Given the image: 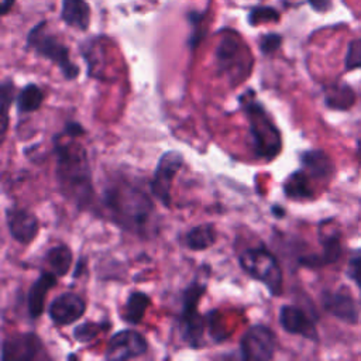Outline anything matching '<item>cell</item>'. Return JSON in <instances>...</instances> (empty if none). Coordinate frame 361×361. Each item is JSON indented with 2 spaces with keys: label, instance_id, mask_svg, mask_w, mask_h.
<instances>
[{
  "label": "cell",
  "instance_id": "6da1fadb",
  "mask_svg": "<svg viewBox=\"0 0 361 361\" xmlns=\"http://www.w3.org/2000/svg\"><path fill=\"white\" fill-rule=\"evenodd\" d=\"M103 204L111 220L121 228L140 235H148L155 217L151 197L127 179H114L103 192Z\"/></svg>",
  "mask_w": 361,
  "mask_h": 361
},
{
  "label": "cell",
  "instance_id": "7a4b0ae2",
  "mask_svg": "<svg viewBox=\"0 0 361 361\" xmlns=\"http://www.w3.org/2000/svg\"><path fill=\"white\" fill-rule=\"evenodd\" d=\"M56 180L61 192L79 207H86L92 202L93 186L92 172L86 149L73 140L61 141L55 138Z\"/></svg>",
  "mask_w": 361,
  "mask_h": 361
},
{
  "label": "cell",
  "instance_id": "3957f363",
  "mask_svg": "<svg viewBox=\"0 0 361 361\" xmlns=\"http://www.w3.org/2000/svg\"><path fill=\"white\" fill-rule=\"evenodd\" d=\"M240 102L250 124V134L255 155L268 161L274 159L282 148L279 130L272 123L264 106L252 97V92L243 94Z\"/></svg>",
  "mask_w": 361,
  "mask_h": 361
},
{
  "label": "cell",
  "instance_id": "277c9868",
  "mask_svg": "<svg viewBox=\"0 0 361 361\" xmlns=\"http://www.w3.org/2000/svg\"><path fill=\"white\" fill-rule=\"evenodd\" d=\"M243 271L267 286L271 295L279 296L282 292V269L275 255L265 247H251L238 257Z\"/></svg>",
  "mask_w": 361,
  "mask_h": 361
},
{
  "label": "cell",
  "instance_id": "5b68a950",
  "mask_svg": "<svg viewBox=\"0 0 361 361\" xmlns=\"http://www.w3.org/2000/svg\"><path fill=\"white\" fill-rule=\"evenodd\" d=\"M206 283H200L193 281L183 292H182V309L179 314V326L182 338L197 348L202 345V337L204 330V317L197 312V305L202 296L204 295Z\"/></svg>",
  "mask_w": 361,
  "mask_h": 361
},
{
  "label": "cell",
  "instance_id": "8992f818",
  "mask_svg": "<svg viewBox=\"0 0 361 361\" xmlns=\"http://www.w3.org/2000/svg\"><path fill=\"white\" fill-rule=\"evenodd\" d=\"M44 25L45 23H39L30 31L27 37V45L32 48L38 55L58 65L65 79H75L79 75V68L71 61L69 49L61 41H58V38L45 32L42 28Z\"/></svg>",
  "mask_w": 361,
  "mask_h": 361
},
{
  "label": "cell",
  "instance_id": "52a82bcc",
  "mask_svg": "<svg viewBox=\"0 0 361 361\" xmlns=\"http://www.w3.org/2000/svg\"><path fill=\"white\" fill-rule=\"evenodd\" d=\"M276 348V336L275 333L264 326L254 324L251 326L240 340V353L244 360L254 361H268L274 358Z\"/></svg>",
  "mask_w": 361,
  "mask_h": 361
},
{
  "label": "cell",
  "instance_id": "ba28073f",
  "mask_svg": "<svg viewBox=\"0 0 361 361\" xmlns=\"http://www.w3.org/2000/svg\"><path fill=\"white\" fill-rule=\"evenodd\" d=\"M183 164V157L178 151H166L161 155L154 176L149 182L152 195L165 206L171 204V188L172 182Z\"/></svg>",
  "mask_w": 361,
  "mask_h": 361
},
{
  "label": "cell",
  "instance_id": "9c48e42d",
  "mask_svg": "<svg viewBox=\"0 0 361 361\" xmlns=\"http://www.w3.org/2000/svg\"><path fill=\"white\" fill-rule=\"evenodd\" d=\"M148 344L142 334L135 330L126 329L113 334L109 340L104 358L106 360H130L147 353Z\"/></svg>",
  "mask_w": 361,
  "mask_h": 361
},
{
  "label": "cell",
  "instance_id": "30bf717a",
  "mask_svg": "<svg viewBox=\"0 0 361 361\" xmlns=\"http://www.w3.org/2000/svg\"><path fill=\"white\" fill-rule=\"evenodd\" d=\"M39 358H45V350L39 337L34 333H23L3 341V361H34Z\"/></svg>",
  "mask_w": 361,
  "mask_h": 361
},
{
  "label": "cell",
  "instance_id": "8fae6325",
  "mask_svg": "<svg viewBox=\"0 0 361 361\" xmlns=\"http://www.w3.org/2000/svg\"><path fill=\"white\" fill-rule=\"evenodd\" d=\"M86 312V303L82 296L73 292H63L48 306V316L56 326L72 324Z\"/></svg>",
  "mask_w": 361,
  "mask_h": 361
},
{
  "label": "cell",
  "instance_id": "7c38bea8",
  "mask_svg": "<svg viewBox=\"0 0 361 361\" xmlns=\"http://www.w3.org/2000/svg\"><path fill=\"white\" fill-rule=\"evenodd\" d=\"M6 223L11 237L20 244H30L38 234V219L25 209H7Z\"/></svg>",
  "mask_w": 361,
  "mask_h": 361
},
{
  "label": "cell",
  "instance_id": "4fadbf2b",
  "mask_svg": "<svg viewBox=\"0 0 361 361\" xmlns=\"http://www.w3.org/2000/svg\"><path fill=\"white\" fill-rule=\"evenodd\" d=\"M279 323L283 330L290 334H299L312 340L317 338L313 322L300 307L290 305L282 306L279 310Z\"/></svg>",
  "mask_w": 361,
  "mask_h": 361
},
{
  "label": "cell",
  "instance_id": "5bb4252c",
  "mask_svg": "<svg viewBox=\"0 0 361 361\" xmlns=\"http://www.w3.org/2000/svg\"><path fill=\"white\" fill-rule=\"evenodd\" d=\"M323 307L331 313L334 317L355 324L358 320V313L354 299L347 292H324L322 296Z\"/></svg>",
  "mask_w": 361,
  "mask_h": 361
},
{
  "label": "cell",
  "instance_id": "9a60e30c",
  "mask_svg": "<svg viewBox=\"0 0 361 361\" xmlns=\"http://www.w3.org/2000/svg\"><path fill=\"white\" fill-rule=\"evenodd\" d=\"M56 278L58 276L54 272H44L30 286L27 295V307L32 319H38L42 314L47 293L56 285Z\"/></svg>",
  "mask_w": 361,
  "mask_h": 361
},
{
  "label": "cell",
  "instance_id": "2e32d148",
  "mask_svg": "<svg viewBox=\"0 0 361 361\" xmlns=\"http://www.w3.org/2000/svg\"><path fill=\"white\" fill-rule=\"evenodd\" d=\"M240 56H241V44L238 38H235V35L224 37L216 49V63L219 71L230 73L235 69V65L247 69V66L243 63V59Z\"/></svg>",
  "mask_w": 361,
  "mask_h": 361
},
{
  "label": "cell",
  "instance_id": "e0dca14e",
  "mask_svg": "<svg viewBox=\"0 0 361 361\" xmlns=\"http://www.w3.org/2000/svg\"><path fill=\"white\" fill-rule=\"evenodd\" d=\"M320 243L323 245L322 254H312L299 258V264L307 268H319L331 262H336L341 257V243L338 234H330L320 237Z\"/></svg>",
  "mask_w": 361,
  "mask_h": 361
},
{
  "label": "cell",
  "instance_id": "ac0fdd59",
  "mask_svg": "<svg viewBox=\"0 0 361 361\" xmlns=\"http://www.w3.org/2000/svg\"><path fill=\"white\" fill-rule=\"evenodd\" d=\"M300 162L303 169L309 173V176L317 178V179L330 176L334 169V165L330 157L322 149L305 151L300 157Z\"/></svg>",
  "mask_w": 361,
  "mask_h": 361
},
{
  "label": "cell",
  "instance_id": "d6986e66",
  "mask_svg": "<svg viewBox=\"0 0 361 361\" xmlns=\"http://www.w3.org/2000/svg\"><path fill=\"white\" fill-rule=\"evenodd\" d=\"M62 20L65 24L86 30L90 20V10L85 0H62Z\"/></svg>",
  "mask_w": 361,
  "mask_h": 361
},
{
  "label": "cell",
  "instance_id": "ffe728a7",
  "mask_svg": "<svg viewBox=\"0 0 361 361\" xmlns=\"http://www.w3.org/2000/svg\"><path fill=\"white\" fill-rule=\"evenodd\" d=\"M283 192L288 197L295 200L310 199L313 196V188L309 173L303 168L290 173L283 183Z\"/></svg>",
  "mask_w": 361,
  "mask_h": 361
},
{
  "label": "cell",
  "instance_id": "44dd1931",
  "mask_svg": "<svg viewBox=\"0 0 361 361\" xmlns=\"http://www.w3.org/2000/svg\"><path fill=\"white\" fill-rule=\"evenodd\" d=\"M149 303H151V299L147 293L141 290L131 292L124 305L123 319L128 324H138L142 320Z\"/></svg>",
  "mask_w": 361,
  "mask_h": 361
},
{
  "label": "cell",
  "instance_id": "7402d4cb",
  "mask_svg": "<svg viewBox=\"0 0 361 361\" xmlns=\"http://www.w3.org/2000/svg\"><path fill=\"white\" fill-rule=\"evenodd\" d=\"M185 244L189 250L193 251H202L209 248L210 245L214 244L216 241V230L214 226L207 223V224H199L193 228H190L185 234Z\"/></svg>",
  "mask_w": 361,
  "mask_h": 361
},
{
  "label": "cell",
  "instance_id": "603a6c76",
  "mask_svg": "<svg viewBox=\"0 0 361 361\" xmlns=\"http://www.w3.org/2000/svg\"><path fill=\"white\" fill-rule=\"evenodd\" d=\"M326 106L334 110H347L355 102V94L348 85H331L324 90Z\"/></svg>",
  "mask_w": 361,
  "mask_h": 361
},
{
  "label": "cell",
  "instance_id": "cb8c5ba5",
  "mask_svg": "<svg viewBox=\"0 0 361 361\" xmlns=\"http://www.w3.org/2000/svg\"><path fill=\"white\" fill-rule=\"evenodd\" d=\"M72 251L68 245L59 244L55 245L52 248H49L45 254V261L49 265L51 271L56 275V276H63L72 264Z\"/></svg>",
  "mask_w": 361,
  "mask_h": 361
},
{
  "label": "cell",
  "instance_id": "d4e9b609",
  "mask_svg": "<svg viewBox=\"0 0 361 361\" xmlns=\"http://www.w3.org/2000/svg\"><path fill=\"white\" fill-rule=\"evenodd\" d=\"M44 100V92L35 85H25L16 97V106L18 113H31L41 107Z\"/></svg>",
  "mask_w": 361,
  "mask_h": 361
},
{
  "label": "cell",
  "instance_id": "484cf974",
  "mask_svg": "<svg viewBox=\"0 0 361 361\" xmlns=\"http://www.w3.org/2000/svg\"><path fill=\"white\" fill-rule=\"evenodd\" d=\"M14 97V85L11 80H4L0 87V100H1V142L4 141L7 126H8V106Z\"/></svg>",
  "mask_w": 361,
  "mask_h": 361
},
{
  "label": "cell",
  "instance_id": "4316f807",
  "mask_svg": "<svg viewBox=\"0 0 361 361\" xmlns=\"http://www.w3.org/2000/svg\"><path fill=\"white\" fill-rule=\"evenodd\" d=\"M110 323H102V322H86L83 324H79L73 329V337L79 343H87L97 337V334L102 330L109 329Z\"/></svg>",
  "mask_w": 361,
  "mask_h": 361
},
{
  "label": "cell",
  "instance_id": "83f0119b",
  "mask_svg": "<svg viewBox=\"0 0 361 361\" xmlns=\"http://www.w3.org/2000/svg\"><path fill=\"white\" fill-rule=\"evenodd\" d=\"M279 18V14L272 7H255L251 10L248 16V21L251 24L265 23V21H276Z\"/></svg>",
  "mask_w": 361,
  "mask_h": 361
},
{
  "label": "cell",
  "instance_id": "f1b7e54d",
  "mask_svg": "<svg viewBox=\"0 0 361 361\" xmlns=\"http://www.w3.org/2000/svg\"><path fill=\"white\" fill-rule=\"evenodd\" d=\"M345 68L348 71L361 68V38L350 42L345 55Z\"/></svg>",
  "mask_w": 361,
  "mask_h": 361
},
{
  "label": "cell",
  "instance_id": "f546056e",
  "mask_svg": "<svg viewBox=\"0 0 361 361\" xmlns=\"http://www.w3.org/2000/svg\"><path fill=\"white\" fill-rule=\"evenodd\" d=\"M281 42H282V37L279 34H275V32L265 34L259 41V49L265 55L272 54L281 47Z\"/></svg>",
  "mask_w": 361,
  "mask_h": 361
},
{
  "label": "cell",
  "instance_id": "4dcf8cb0",
  "mask_svg": "<svg viewBox=\"0 0 361 361\" xmlns=\"http://www.w3.org/2000/svg\"><path fill=\"white\" fill-rule=\"evenodd\" d=\"M348 276L358 285L361 289V251H357L348 262Z\"/></svg>",
  "mask_w": 361,
  "mask_h": 361
},
{
  "label": "cell",
  "instance_id": "1f68e13d",
  "mask_svg": "<svg viewBox=\"0 0 361 361\" xmlns=\"http://www.w3.org/2000/svg\"><path fill=\"white\" fill-rule=\"evenodd\" d=\"M85 130L83 127L79 124V123H75V121H71L65 126V130H63V134L65 135H69V137H78L80 134H83Z\"/></svg>",
  "mask_w": 361,
  "mask_h": 361
},
{
  "label": "cell",
  "instance_id": "d6a6232c",
  "mask_svg": "<svg viewBox=\"0 0 361 361\" xmlns=\"http://www.w3.org/2000/svg\"><path fill=\"white\" fill-rule=\"evenodd\" d=\"M309 3L317 11H324L330 7V0H309Z\"/></svg>",
  "mask_w": 361,
  "mask_h": 361
},
{
  "label": "cell",
  "instance_id": "836d02e7",
  "mask_svg": "<svg viewBox=\"0 0 361 361\" xmlns=\"http://www.w3.org/2000/svg\"><path fill=\"white\" fill-rule=\"evenodd\" d=\"M13 3H14V0H3V3H1V13L6 14L10 10V7L13 6Z\"/></svg>",
  "mask_w": 361,
  "mask_h": 361
},
{
  "label": "cell",
  "instance_id": "e575fe53",
  "mask_svg": "<svg viewBox=\"0 0 361 361\" xmlns=\"http://www.w3.org/2000/svg\"><path fill=\"white\" fill-rule=\"evenodd\" d=\"M271 210H272V213H274L276 217H283L285 210H283L281 206H276V204H275V206H272Z\"/></svg>",
  "mask_w": 361,
  "mask_h": 361
}]
</instances>
